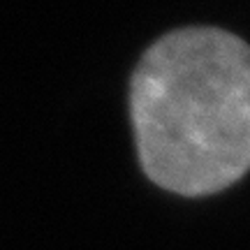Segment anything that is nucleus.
Returning a JSON list of instances; mask_svg holds the SVG:
<instances>
[{
  "label": "nucleus",
  "mask_w": 250,
  "mask_h": 250,
  "mask_svg": "<svg viewBox=\"0 0 250 250\" xmlns=\"http://www.w3.org/2000/svg\"><path fill=\"white\" fill-rule=\"evenodd\" d=\"M137 153L155 186L220 192L250 169V46L220 28L167 33L130 83Z\"/></svg>",
  "instance_id": "obj_1"
}]
</instances>
